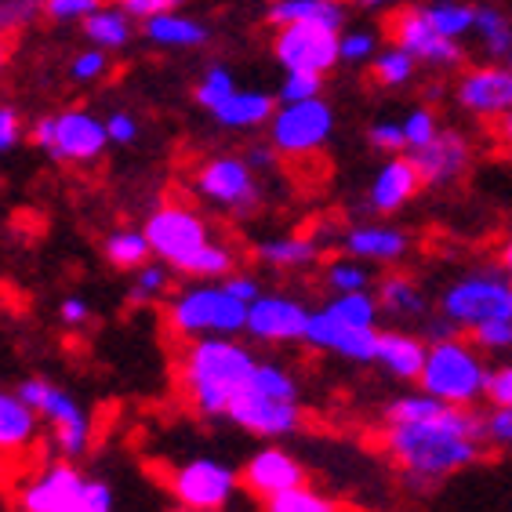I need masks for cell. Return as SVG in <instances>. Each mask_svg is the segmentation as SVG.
<instances>
[{
	"label": "cell",
	"instance_id": "50",
	"mask_svg": "<svg viewBox=\"0 0 512 512\" xmlns=\"http://www.w3.org/2000/svg\"><path fill=\"white\" fill-rule=\"evenodd\" d=\"M66 512H113V487H109L106 480H95V476H91L80 505H73V509H66Z\"/></svg>",
	"mask_w": 512,
	"mask_h": 512
},
{
	"label": "cell",
	"instance_id": "61",
	"mask_svg": "<svg viewBox=\"0 0 512 512\" xmlns=\"http://www.w3.org/2000/svg\"><path fill=\"white\" fill-rule=\"evenodd\" d=\"M0 73H4V51H0Z\"/></svg>",
	"mask_w": 512,
	"mask_h": 512
},
{
	"label": "cell",
	"instance_id": "25",
	"mask_svg": "<svg viewBox=\"0 0 512 512\" xmlns=\"http://www.w3.org/2000/svg\"><path fill=\"white\" fill-rule=\"evenodd\" d=\"M375 298H378V306H382V316H389L396 327L429 320V298H425L422 284H418L411 273L389 269L385 276H378Z\"/></svg>",
	"mask_w": 512,
	"mask_h": 512
},
{
	"label": "cell",
	"instance_id": "18",
	"mask_svg": "<svg viewBox=\"0 0 512 512\" xmlns=\"http://www.w3.org/2000/svg\"><path fill=\"white\" fill-rule=\"evenodd\" d=\"M454 99L473 117L502 120L505 113H512V69L505 62L465 69L454 84Z\"/></svg>",
	"mask_w": 512,
	"mask_h": 512
},
{
	"label": "cell",
	"instance_id": "39",
	"mask_svg": "<svg viewBox=\"0 0 512 512\" xmlns=\"http://www.w3.org/2000/svg\"><path fill=\"white\" fill-rule=\"evenodd\" d=\"M262 512H342V505H338L331 494L302 483V487H295V491L266 498V502H262Z\"/></svg>",
	"mask_w": 512,
	"mask_h": 512
},
{
	"label": "cell",
	"instance_id": "9",
	"mask_svg": "<svg viewBox=\"0 0 512 512\" xmlns=\"http://www.w3.org/2000/svg\"><path fill=\"white\" fill-rule=\"evenodd\" d=\"M244 487L240 473L222 458H189L168 473V491L182 512H226Z\"/></svg>",
	"mask_w": 512,
	"mask_h": 512
},
{
	"label": "cell",
	"instance_id": "34",
	"mask_svg": "<svg viewBox=\"0 0 512 512\" xmlns=\"http://www.w3.org/2000/svg\"><path fill=\"white\" fill-rule=\"evenodd\" d=\"M429 22H433L436 30L444 33V37L458 40L462 44L469 33L476 30V8L473 4H462V0H436V4H422Z\"/></svg>",
	"mask_w": 512,
	"mask_h": 512
},
{
	"label": "cell",
	"instance_id": "46",
	"mask_svg": "<svg viewBox=\"0 0 512 512\" xmlns=\"http://www.w3.org/2000/svg\"><path fill=\"white\" fill-rule=\"evenodd\" d=\"M483 422V444L487 447H512V407L491 404L480 414Z\"/></svg>",
	"mask_w": 512,
	"mask_h": 512
},
{
	"label": "cell",
	"instance_id": "56",
	"mask_svg": "<svg viewBox=\"0 0 512 512\" xmlns=\"http://www.w3.org/2000/svg\"><path fill=\"white\" fill-rule=\"evenodd\" d=\"M494 142H498L505 153H512V113H505L502 120H494Z\"/></svg>",
	"mask_w": 512,
	"mask_h": 512
},
{
	"label": "cell",
	"instance_id": "20",
	"mask_svg": "<svg viewBox=\"0 0 512 512\" xmlns=\"http://www.w3.org/2000/svg\"><path fill=\"white\" fill-rule=\"evenodd\" d=\"M414 160V168L422 175V186L429 189H447L469 171L473 164V142L458 128H444L429 146L407 153Z\"/></svg>",
	"mask_w": 512,
	"mask_h": 512
},
{
	"label": "cell",
	"instance_id": "33",
	"mask_svg": "<svg viewBox=\"0 0 512 512\" xmlns=\"http://www.w3.org/2000/svg\"><path fill=\"white\" fill-rule=\"evenodd\" d=\"M476 37H480V48L491 55V59L505 62V55L512 51V19L505 11L483 4L476 8Z\"/></svg>",
	"mask_w": 512,
	"mask_h": 512
},
{
	"label": "cell",
	"instance_id": "14",
	"mask_svg": "<svg viewBox=\"0 0 512 512\" xmlns=\"http://www.w3.org/2000/svg\"><path fill=\"white\" fill-rule=\"evenodd\" d=\"M88 483L91 476H84L66 458L62 462H48L19 483L15 505H19V512H66L73 505H80Z\"/></svg>",
	"mask_w": 512,
	"mask_h": 512
},
{
	"label": "cell",
	"instance_id": "29",
	"mask_svg": "<svg viewBox=\"0 0 512 512\" xmlns=\"http://www.w3.org/2000/svg\"><path fill=\"white\" fill-rule=\"evenodd\" d=\"M269 26L284 30V26H345V4L342 0H269L266 8Z\"/></svg>",
	"mask_w": 512,
	"mask_h": 512
},
{
	"label": "cell",
	"instance_id": "27",
	"mask_svg": "<svg viewBox=\"0 0 512 512\" xmlns=\"http://www.w3.org/2000/svg\"><path fill=\"white\" fill-rule=\"evenodd\" d=\"M142 37L160 51H193V48H204L211 30L200 19L175 8V11H160V15L142 22Z\"/></svg>",
	"mask_w": 512,
	"mask_h": 512
},
{
	"label": "cell",
	"instance_id": "36",
	"mask_svg": "<svg viewBox=\"0 0 512 512\" xmlns=\"http://www.w3.org/2000/svg\"><path fill=\"white\" fill-rule=\"evenodd\" d=\"M414 73H418L414 55H407V51L396 48V44L382 48L375 55V62H371V77H375L378 88H407L414 80Z\"/></svg>",
	"mask_w": 512,
	"mask_h": 512
},
{
	"label": "cell",
	"instance_id": "10",
	"mask_svg": "<svg viewBox=\"0 0 512 512\" xmlns=\"http://www.w3.org/2000/svg\"><path fill=\"white\" fill-rule=\"evenodd\" d=\"M193 193L204 204L229 211V215H247L262 204L258 171L237 153H215V157L200 160L193 171Z\"/></svg>",
	"mask_w": 512,
	"mask_h": 512
},
{
	"label": "cell",
	"instance_id": "38",
	"mask_svg": "<svg viewBox=\"0 0 512 512\" xmlns=\"http://www.w3.org/2000/svg\"><path fill=\"white\" fill-rule=\"evenodd\" d=\"M324 309L345 320L353 327H378V316H382V306H378L375 291H349V295H331L324 302Z\"/></svg>",
	"mask_w": 512,
	"mask_h": 512
},
{
	"label": "cell",
	"instance_id": "2",
	"mask_svg": "<svg viewBox=\"0 0 512 512\" xmlns=\"http://www.w3.org/2000/svg\"><path fill=\"white\" fill-rule=\"evenodd\" d=\"M258 356L237 338L186 342L178 356V389L200 418H229V407L255 375Z\"/></svg>",
	"mask_w": 512,
	"mask_h": 512
},
{
	"label": "cell",
	"instance_id": "49",
	"mask_svg": "<svg viewBox=\"0 0 512 512\" xmlns=\"http://www.w3.org/2000/svg\"><path fill=\"white\" fill-rule=\"evenodd\" d=\"M99 8L102 0H44V15L55 22H84Z\"/></svg>",
	"mask_w": 512,
	"mask_h": 512
},
{
	"label": "cell",
	"instance_id": "19",
	"mask_svg": "<svg viewBox=\"0 0 512 512\" xmlns=\"http://www.w3.org/2000/svg\"><path fill=\"white\" fill-rule=\"evenodd\" d=\"M240 483H244L247 494H255L258 502H266V498H276V494L302 487L306 483V465H302L298 454L287 451V447L266 444L244 462Z\"/></svg>",
	"mask_w": 512,
	"mask_h": 512
},
{
	"label": "cell",
	"instance_id": "47",
	"mask_svg": "<svg viewBox=\"0 0 512 512\" xmlns=\"http://www.w3.org/2000/svg\"><path fill=\"white\" fill-rule=\"evenodd\" d=\"M469 342L480 349L483 356L487 353H512V320H498V324H483L476 327Z\"/></svg>",
	"mask_w": 512,
	"mask_h": 512
},
{
	"label": "cell",
	"instance_id": "55",
	"mask_svg": "<svg viewBox=\"0 0 512 512\" xmlns=\"http://www.w3.org/2000/svg\"><path fill=\"white\" fill-rule=\"evenodd\" d=\"M244 160H247V164H251L255 171H273V168H276V160H280V153H276V149L266 142V146H251V149H247Z\"/></svg>",
	"mask_w": 512,
	"mask_h": 512
},
{
	"label": "cell",
	"instance_id": "13",
	"mask_svg": "<svg viewBox=\"0 0 512 512\" xmlns=\"http://www.w3.org/2000/svg\"><path fill=\"white\" fill-rule=\"evenodd\" d=\"M338 40L342 30L331 26H284L273 37V59L284 73H313L327 77L338 66Z\"/></svg>",
	"mask_w": 512,
	"mask_h": 512
},
{
	"label": "cell",
	"instance_id": "30",
	"mask_svg": "<svg viewBox=\"0 0 512 512\" xmlns=\"http://www.w3.org/2000/svg\"><path fill=\"white\" fill-rule=\"evenodd\" d=\"M80 30H84L91 48L113 55V51H124L131 44V37H135V19H131L120 4H113V8L102 4L99 11H91L88 19L80 22Z\"/></svg>",
	"mask_w": 512,
	"mask_h": 512
},
{
	"label": "cell",
	"instance_id": "40",
	"mask_svg": "<svg viewBox=\"0 0 512 512\" xmlns=\"http://www.w3.org/2000/svg\"><path fill=\"white\" fill-rule=\"evenodd\" d=\"M378 33L371 30H342V40H338V59L345 66H371L378 55Z\"/></svg>",
	"mask_w": 512,
	"mask_h": 512
},
{
	"label": "cell",
	"instance_id": "32",
	"mask_svg": "<svg viewBox=\"0 0 512 512\" xmlns=\"http://www.w3.org/2000/svg\"><path fill=\"white\" fill-rule=\"evenodd\" d=\"M171 273L175 269L160 258H149L146 266L131 273V287H128V302L131 306H149V302H168L171 298Z\"/></svg>",
	"mask_w": 512,
	"mask_h": 512
},
{
	"label": "cell",
	"instance_id": "7",
	"mask_svg": "<svg viewBox=\"0 0 512 512\" xmlns=\"http://www.w3.org/2000/svg\"><path fill=\"white\" fill-rule=\"evenodd\" d=\"M15 389H19L22 400L40 414V422L48 425L51 440H55V451H59L66 462H77V458H84V454L91 451L95 425H91L88 407L80 404L69 389H62V385L48 382V378H40V375L22 378Z\"/></svg>",
	"mask_w": 512,
	"mask_h": 512
},
{
	"label": "cell",
	"instance_id": "6",
	"mask_svg": "<svg viewBox=\"0 0 512 512\" xmlns=\"http://www.w3.org/2000/svg\"><path fill=\"white\" fill-rule=\"evenodd\" d=\"M30 142L59 164H95L109 149L106 117L88 106L44 113L30 124Z\"/></svg>",
	"mask_w": 512,
	"mask_h": 512
},
{
	"label": "cell",
	"instance_id": "51",
	"mask_svg": "<svg viewBox=\"0 0 512 512\" xmlns=\"http://www.w3.org/2000/svg\"><path fill=\"white\" fill-rule=\"evenodd\" d=\"M487 404L512 407V364L491 367V378H487Z\"/></svg>",
	"mask_w": 512,
	"mask_h": 512
},
{
	"label": "cell",
	"instance_id": "42",
	"mask_svg": "<svg viewBox=\"0 0 512 512\" xmlns=\"http://www.w3.org/2000/svg\"><path fill=\"white\" fill-rule=\"evenodd\" d=\"M109 69H113L109 51L88 48V51H80V55H73V62H69V80H73V84H99L102 77H109Z\"/></svg>",
	"mask_w": 512,
	"mask_h": 512
},
{
	"label": "cell",
	"instance_id": "37",
	"mask_svg": "<svg viewBox=\"0 0 512 512\" xmlns=\"http://www.w3.org/2000/svg\"><path fill=\"white\" fill-rule=\"evenodd\" d=\"M237 91H240V84H237V77H233V69L215 62V66H207L204 73H200L197 88H193V99H197L200 109L215 113V109L222 106V102L233 99Z\"/></svg>",
	"mask_w": 512,
	"mask_h": 512
},
{
	"label": "cell",
	"instance_id": "11",
	"mask_svg": "<svg viewBox=\"0 0 512 512\" xmlns=\"http://www.w3.org/2000/svg\"><path fill=\"white\" fill-rule=\"evenodd\" d=\"M331 135H335V109L324 95L276 106L273 120H269V146L287 160L313 157L331 142Z\"/></svg>",
	"mask_w": 512,
	"mask_h": 512
},
{
	"label": "cell",
	"instance_id": "52",
	"mask_svg": "<svg viewBox=\"0 0 512 512\" xmlns=\"http://www.w3.org/2000/svg\"><path fill=\"white\" fill-rule=\"evenodd\" d=\"M22 135H26V128H22V117L15 106H0V153H11V149H19Z\"/></svg>",
	"mask_w": 512,
	"mask_h": 512
},
{
	"label": "cell",
	"instance_id": "54",
	"mask_svg": "<svg viewBox=\"0 0 512 512\" xmlns=\"http://www.w3.org/2000/svg\"><path fill=\"white\" fill-rule=\"evenodd\" d=\"M59 320L66 327H84L91 320V306H88V298H77V295H69L59 302Z\"/></svg>",
	"mask_w": 512,
	"mask_h": 512
},
{
	"label": "cell",
	"instance_id": "24",
	"mask_svg": "<svg viewBox=\"0 0 512 512\" xmlns=\"http://www.w3.org/2000/svg\"><path fill=\"white\" fill-rule=\"evenodd\" d=\"M425 356H429V338L414 335L407 327H389V331L378 335L375 364L382 367L389 378H396V382H418L425 367Z\"/></svg>",
	"mask_w": 512,
	"mask_h": 512
},
{
	"label": "cell",
	"instance_id": "45",
	"mask_svg": "<svg viewBox=\"0 0 512 512\" xmlns=\"http://www.w3.org/2000/svg\"><path fill=\"white\" fill-rule=\"evenodd\" d=\"M367 142L385 153V157H400L407 153V138H404V124L400 120H375L371 128H367Z\"/></svg>",
	"mask_w": 512,
	"mask_h": 512
},
{
	"label": "cell",
	"instance_id": "58",
	"mask_svg": "<svg viewBox=\"0 0 512 512\" xmlns=\"http://www.w3.org/2000/svg\"><path fill=\"white\" fill-rule=\"evenodd\" d=\"M353 4H360V8H385L389 0H353Z\"/></svg>",
	"mask_w": 512,
	"mask_h": 512
},
{
	"label": "cell",
	"instance_id": "22",
	"mask_svg": "<svg viewBox=\"0 0 512 512\" xmlns=\"http://www.w3.org/2000/svg\"><path fill=\"white\" fill-rule=\"evenodd\" d=\"M418 189L422 186V175L414 168V160L407 153L400 157H385V164L375 171L371 178V186H367V207L375 211V215L389 218L396 211H404L414 197H418Z\"/></svg>",
	"mask_w": 512,
	"mask_h": 512
},
{
	"label": "cell",
	"instance_id": "5",
	"mask_svg": "<svg viewBox=\"0 0 512 512\" xmlns=\"http://www.w3.org/2000/svg\"><path fill=\"white\" fill-rule=\"evenodd\" d=\"M440 316L465 335H473L483 324L512 320V276L502 266L454 276L440 291Z\"/></svg>",
	"mask_w": 512,
	"mask_h": 512
},
{
	"label": "cell",
	"instance_id": "48",
	"mask_svg": "<svg viewBox=\"0 0 512 512\" xmlns=\"http://www.w3.org/2000/svg\"><path fill=\"white\" fill-rule=\"evenodd\" d=\"M106 131H109V146H135L142 124H138V117L131 109H113V113H106Z\"/></svg>",
	"mask_w": 512,
	"mask_h": 512
},
{
	"label": "cell",
	"instance_id": "8",
	"mask_svg": "<svg viewBox=\"0 0 512 512\" xmlns=\"http://www.w3.org/2000/svg\"><path fill=\"white\" fill-rule=\"evenodd\" d=\"M146 237L153 247V258L168 262L175 273H186L189 262L204 251V247L215 244V233H211V222L200 215L193 204H182V200H168L149 211L146 218Z\"/></svg>",
	"mask_w": 512,
	"mask_h": 512
},
{
	"label": "cell",
	"instance_id": "43",
	"mask_svg": "<svg viewBox=\"0 0 512 512\" xmlns=\"http://www.w3.org/2000/svg\"><path fill=\"white\" fill-rule=\"evenodd\" d=\"M324 95V77H313V73H284L280 88H276V102L287 106V102H309Z\"/></svg>",
	"mask_w": 512,
	"mask_h": 512
},
{
	"label": "cell",
	"instance_id": "28",
	"mask_svg": "<svg viewBox=\"0 0 512 512\" xmlns=\"http://www.w3.org/2000/svg\"><path fill=\"white\" fill-rule=\"evenodd\" d=\"M276 106H280V102H276V95H269V91L240 88L237 95L229 102H222L211 117H215L218 128H226V131H255V128H269Z\"/></svg>",
	"mask_w": 512,
	"mask_h": 512
},
{
	"label": "cell",
	"instance_id": "60",
	"mask_svg": "<svg viewBox=\"0 0 512 512\" xmlns=\"http://www.w3.org/2000/svg\"><path fill=\"white\" fill-rule=\"evenodd\" d=\"M505 66H509V69H512V51H509V55H505Z\"/></svg>",
	"mask_w": 512,
	"mask_h": 512
},
{
	"label": "cell",
	"instance_id": "57",
	"mask_svg": "<svg viewBox=\"0 0 512 512\" xmlns=\"http://www.w3.org/2000/svg\"><path fill=\"white\" fill-rule=\"evenodd\" d=\"M498 266H502L505 273L512 276V233L502 240V247H498Z\"/></svg>",
	"mask_w": 512,
	"mask_h": 512
},
{
	"label": "cell",
	"instance_id": "31",
	"mask_svg": "<svg viewBox=\"0 0 512 512\" xmlns=\"http://www.w3.org/2000/svg\"><path fill=\"white\" fill-rule=\"evenodd\" d=\"M102 255H106V262L113 269H128V273H135V269H142L153 258V247H149V237L146 229H113L106 240H102Z\"/></svg>",
	"mask_w": 512,
	"mask_h": 512
},
{
	"label": "cell",
	"instance_id": "35",
	"mask_svg": "<svg viewBox=\"0 0 512 512\" xmlns=\"http://www.w3.org/2000/svg\"><path fill=\"white\" fill-rule=\"evenodd\" d=\"M324 287L331 295H349V291H371L375 287V276H371V266L360 262V258H335L324 266Z\"/></svg>",
	"mask_w": 512,
	"mask_h": 512
},
{
	"label": "cell",
	"instance_id": "12",
	"mask_svg": "<svg viewBox=\"0 0 512 512\" xmlns=\"http://www.w3.org/2000/svg\"><path fill=\"white\" fill-rule=\"evenodd\" d=\"M385 33H389V44H396V48H404L407 55H414L418 66L454 69V66H462V59H465L462 44L436 30L422 4H407V8L393 11L389 22H385Z\"/></svg>",
	"mask_w": 512,
	"mask_h": 512
},
{
	"label": "cell",
	"instance_id": "16",
	"mask_svg": "<svg viewBox=\"0 0 512 512\" xmlns=\"http://www.w3.org/2000/svg\"><path fill=\"white\" fill-rule=\"evenodd\" d=\"M309 316H313V309H309L302 298L266 291L258 302L247 306V331L244 335L251 338V342H262V345L306 342Z\"/></svg>",
	"mask_w": 512,
	"mask_h": 512
},
{
	"label": "cell",
	"instance_id": "26",
	"mask_svg": "<svg viewBox=\"0 0 512 512\" xmlns=\"http://www.w3.org/2000/svg\"><path fill=\"white\" fill-rule=\"evenodd\" d=\"M255 258L262 266L280 269V273H298L313 269L324 258V244L313 233H287V237H266L255 244Z\"/></svg>",
	"mask_w": 512,
	"mask_h": 512
},
{
	"label": "cell",
	"instance_id": "44",
	"mask_svg": "<svg viewBox=\"0 0 512 512\" xmlns=\"http://www.w3.org/2000/svg\"><path fill=\"white\" fill-rule=\"evenodd\" d=\"M37 15H44V0H0V37L19 33Z\"/></svg>",
	"mask_w": 512,
	"mask_h": 512
},
{
	"label": "cell",
	"instance_id": "1",
	"mask_svg": "<svg viewBox=\"0 0 512 512\" xmlns=\"http://www.w3.org/2000/svg\"><path fill=\"white\" fill-rule=\"evenodd\" d=\"M382 451L411 487H429L483 458V422L473 407H451L414 389L382 411Z\"/></svg>",
	"mask_w": 512,
	"mask_h": 512
},
{
	"label": "cell",
	"instance_id": "17",
	"mask_svg": "<svg viewBox=\"0 0 512 512\" xmlns=\"http://www.w3.org/2000/svg\"><path fill=\"white\" fill-rule=\"evenodd\" d=\"M378 327H353L338 320L331 309L316 306L309 316V331H306V345L316 353L338 356L345 364H375L378 353Z\"/></svg>",
	"mask_w": 512,
	"mask_h": 512
},
{
	"label": "cell",
	"instance_id": "59",
	"mask_svg": "<svg viewBox=\"0 0 512 512\" xmlns=\"http://www.w3.org/2000/svg\"><path fill=\"white\" fill-rule=\"evenodd\" d=\"M168 4H171V8H182V4H186V0H168Z\"/></svg>",
	"mask_w": 512,
	"mask_h": 512
},
{
	"label": "cell",
	"instance_id": "3",
	"mask_svg": "<svg viewBox=\"0 0 512 512\" xmlns=\"http://www.w3.org/2000/svg\"><path fill=\"white\" fill-rule=\"evenodd\" d=\"M164 324L182 342L237 338L247 331V306L229 295L222 280H189L164 302Z\"/></svg>",
	"mask_w": 512,
	"mask_h": 512
},
{
	"label": "cell",
	"instance_id": "41",
	"mask_svg": "<svg viewBox=\"0 0 512 512\" xmlns=\"http://www.w3.org/2000/svg\"><path fill=\"white\" fill-rule=\"evenodd\" d=\"M404 124V138H407V153H414V149L429 146L436 135H440V120H436V113L429 106H414L407 109V117L400 120Z\"/></svg>",
	"mask_w": 512,
	"mask_h": 512
},
{
	"label": "cell",
	"instance_id": "23",
	"mask_svg": "<svg viewBox=\"0 0 512 512\" xmlns=\"http://www.w3.org/2000/svg\"><path fill=\"white\" fill-rule=\"evenodd\" d=\"M40 429V414L19 396V389H0V462H19L33 451Z\"/></svg>",
	"mask_w": 512,
	"mask_h": 512
},
{
	"label": "cell",
	"instance_id": "21",
	"mask_svg": "<svg viewBox=\"0 0 512 512\" xmlns=\"http://www.w3.org/2000/svg\"><path fill=\"white\" fill-rule=\"evenodd\" d=\"M411 251V237L407 229L393 226V222H356L342 233V255L360 258L367 266H400Z\"/></svg>",
	"mask_w": 512,
	"mask_h": 512
},
{
	"label": "cell",
	"instance_id": "15",
	"mask_svg": "<svg viewBox=\"0 0 512 512\" xmlns=\"http://www.w3.org/2000/svg\"><path fill=\"white\" fill-rule=\"evenodd\" d=\"M229 422L258 440L276 444L302 429V400H280V396H266L255 385H247L237 396V404L229 407Z\"/></svg>",
	"mask_w": 512,
	"mask_h": 512
},
{
	"label": "cell",
	"instance_id": "53",
	"mask_svg": "<svg viewBox=\"0 0 512 512\" xmlns=\"http://www.w3.org/2000/svg\"><path fill=\"white\" fill-rule=\"evenodd\" d=\"M222 284H226L229 295L240 298L244 306H251V302H258V298L266 295V291H262V284H258V280L251 273H233V276H226Z\"/></svg>",
	"mask_w": 512,
	"mask_h": 512
},
{
	"label": "cell",
	"instance_id": "4",
	"mask_svg": "<svg viewBox=\"0 0 512 512\" xmlns=\"http://www.w3.org/2000/svg\"><path fill=\"white\" fill-rule=\"evenodd\" d=\"M487 378H491V367H487L480 349L473 342H465L462 335H451L429 342L418 389L451 407H473L487 400Z\"/></svg>",
	"mask_w": 512,
	"mask_h": 512
}]
</instances>
